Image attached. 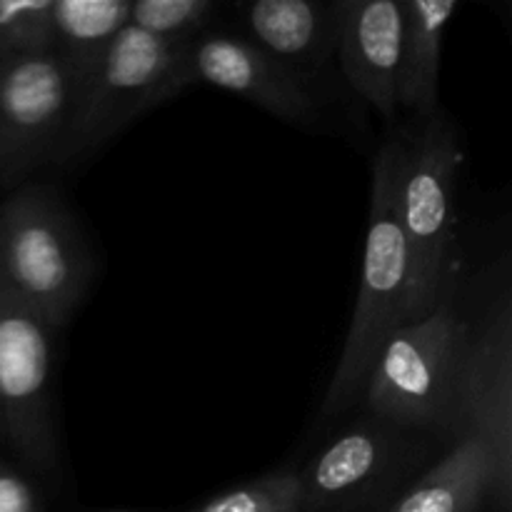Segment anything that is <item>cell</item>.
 Here are the masks:
<instances>
[{"instance_id":"cell-1","label":"cell","mask_w":512,"mask_h":512,"mask_svg":"<svg viewBox=\"0 0 512 512\" xmlns=\"http://www.w3.org/2000/svg\"><path fill=\"white\" fill-rule=\"evenodd\" d=\"M395 135V195L410 253V320L450 295L455 265V195L463 145L443 113ZM408 320V323H410Z\"/></svg>"},{"instance_id":"cell-2","label":"cell","mask_w":512,"mask_h":512,"mask_svg":"<svg viewBox=\"0 0 512 512\" xmlns=\"http://www.w3.org/2000/svg\"><path fill=\"white\" fill-rule=\"evenodd\" d=\"M470 333L450 295L428 315L400 325L380 350L363 398L370 415L430 438L460 440L458 398Z\"/></svg>"},{"instance_id":"cell-3","label":"cell","mask_w":512,"mask_h":512,"mask_svg":"<svg viewBox=\"0 0 512 512\" xmlns=\"http://www.w3.org/2000/svg\"><path fill=\"white\" fill-rule=\"evenodd\" d=\"M410 320V253L398 218L395 195V138L373 163L370 223L365 235L363 273L343 355L330 380L323 420L335 418L363 398L385 340Z\"/></svg>"},{"instance_id":"cell-4","label":"cell","mask_w":512,"mask_h":512,"mask_svg":"<svg viewBox=\"0 0 512 512\" xmlns=\"http://www.w3.org/2000/svg\"><path fill=\"white\" fill-rule=\"evenodd\" d=\"M0 283L50 328L70 320L90 285V255L48 185H20L0 205Z\"/></svg>"},{"instance_id":"cell-5","label":"cell","mask_w":512,"mask_h":512,"mask_svg":"<svg viewBox=\"0 0 512 512\" xmlns=\"http://www.w3.org/2000/svg\"><path fill=\"white\" fill-rule=\"evenodd\" d=\"M188 43L155 38L128 25L80 83L53 163L70 165L85 158L150 108L183 93Z\"/></svg>"},{"instance_id":"cell-6","label":"cell","mask_w":512,"mask_h":512,"mask_svg":"<svg viewBox=\"0 0 512 512\" xmlns=\"http://www.w3.org/2000/svg\"><path fill=\"white\" fill-rule=\"evenodd\" d=\"M425 440L430 435L368 413L298 473L303 512H360L385 503L428 455Z\"/></svg>"},{"instance_id":"cell-7","label":"cell","mask_w":512,"mask_h":512,"mask_svg":"<svg viewBox=\"0 0 512 512\" xmlns=\"http://www.w3.org/2000/svg\"><path fill=\"white\" fill-rule=\"evenodd\" d=\"M53 330L15 303L0 300V443L33 473H50L58 458L50 393Z\"/></svg>"},{"instance_id":"cell-8","label":"cell","mask_w":512,"mask_h":512,"mask_svg":"<svg viewBox=\"0 0 512 512\" xmlns=\"http://www.w3.org/2000/svg\"><path fill=\"white\" fill-rule=\"evenodd\" d=\"M75 93L78 85L58 53L0 58V185H18L53 163Z\"/></svg>"},{"instance_id":"cell-9","label":"cell","mask_w":512,"mask_h":512,"mask_svg":"<svg viewBox=\"0 0 512 512\" xmlns=\"http://www.w3.org/2000/svg\"><path fill=\"white\" fill-rule=\"evenodd\" d=\"M183 73L188 88L205 83L228 90L288 123L305 125L318 120V103L300 73L243 35L208 30L190 40Z\"/></svg>"},{"instance_id":"cell-10","label":"cell","mask_w":512,"mask_h":512,"mask_svg":"<svg viewBox=\"0 0 512 512\" xmlns=\"http://www.w3.org/2000/svg\"><path fill=\"white\" fill-rule=\"evenodd\" d=\"M460 440L490 445L500 483L512 480V315L508 293L478 330L470 333L458 398Z\"/></svg>"},{"instance_id":"cell-11","label":"cell","mask_w":512,"mask_h":512,"mask_svg":"<svg viewBox=\"0 0 512 512\" xmlns=\"http://www.w3.org/2000/svg\"><path fill=\"white\" fill-rule=\"evenodd\" d=\"M403 40V0L335 3V50L345 80L385 120L400 110Z\"/></svg>"},{"instance_id":"cell-12","label":"cell","mask_w":512,"mask_h":512,"mask_svg":"<svg viewBox=\"0 0 512 512\" xmlns=\"http://www.w3.org/2000/svg\"><path fill=\"white\" fill-rule=\"evenodd\" d=\"M490 495L500 510H510V490L500 483L493 450L470 435L458 440L385 512H478Z\"/></svg>"},{"instance_id":"cell-13","label":"cell","mask_w":512,"mask_h":512,"mask_svg":"<svg viewBox=\"0 0 512 512\" xmlns=\"http://www.w3.org/2000/svg\"><path fill=\"white\" fill-rule=\"evenodd\" d=\"M240 13L250 40L293 70L323 63L335 48V3L253 0Z\"/></svg>"},{"instance_id":"cell-14","label":"cell","mask_w":512,"mask_h":512,"mask_svg":"<svg viewBox=\"0 0 512 512\" xmlns=\"http://www.w3.org/2000/svg\"><path fill=\"white\" fill-rule=\"evenodd\" d=\"M405 40L400 73V108L418 118L438 113L440 58L445 30L453 23L460 0H403Z\"/></svg>"},{"instance_id":"cell-15","label":"cell","mask_w":512,"mask_h":512,"mask_svg":"<svg viewBox=\"0 0 512 512\" xmlns=\"http://www.w3.org/2000/svg\"><path fill=\"white\" fill-rule=\"evenodd\" d=\"M130 0H53L55 53L80 88L128 28Z\"/></svg>"},{"instance_id":"cell-16","label":"cell","mask_w":512,"mask_h":512,"mask_svg":"<svg viewBox=\"0 0 512 512\" xmlns=\"http://www.w3.org/2000/svg\"><path fill=\"white\" fill-rule=\"evenodd\" d=\"M55 53L53 0H0V58Z\"/></svg>"},{"instance_id":"cell-17","label":"cell","mask_w":512,"mask_h":512,"mask_svg":"<svg viewBox=\"0 0 512 512\" xmlns=\"http://www.w3.org/2000/svg\"><path fill=\"white\" fill-rule=\"evenodd\" d=\"M215 13L213 0H135L128 23L155 38L188 43L213 28Z\"/></svg>"},{"instance_id":"cell-18","label":"cell","mask_w":512,"mask_h":512,"mask_svg":"<svg viewBox=\"0 0 512 512\" xmlns=\"http://www.w3.org/2000/svg\"><path fill=\"white\" fill-rule=\"evenodd\" d=\"M190 512H303L300 478L293 470H278L215 495Z\"/></svg>"},{"instance_id":"cell-19","label":"cell","mask_w":512,"mask_h":512,"mask_svg":"<svg viewBox=\"0 0 512 512\" xmlns=\"http://www.w3.org/2000/svg\"><path fill=\"white\" fill-rule=\"evenodd\" d=\"M0 512H45L43 498L20 470L0 458Z\"/></svg>"},{"instance_id":"cell-20","label":"cell","mask_w":512,"mask_h":512,"mask_svg":"<svg viewBox=\"0 0 512 512\" xmlns=\"http://www.w3.org/2000/svg\"><path fill=\"white\" fill-rule=\"evenodd\" d=\"M103 512H133V510H103Z\"/></svg>"},{"instance_id":"cell-21","label":"cell","mask_w":512,"mask_h":512,"mask_svg":"<svg viewBox=\"0 0 512 512\" xmlns=\"http://www.w3.org/2000/svg\"><path fill=\"white\" fill-rule=\"evenodd\" d=\"M0 300H3V283H0Z\"/></svg>"}]
</instances>
